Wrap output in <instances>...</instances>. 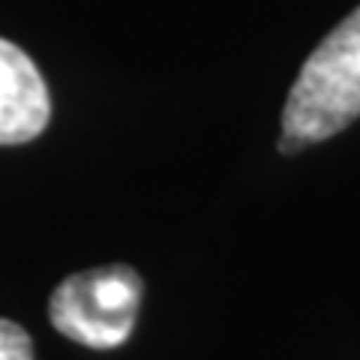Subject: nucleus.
<instances>
[{
    "instance_id": "f257e3e1",
    "label": "nucleus",
    "mask_w": 360,
    "mask_h": 360,
    "mask_svg": "<svg viewBox=\"0 0 360 360\" xmlns=\"http://www.w3.org/2000/svg\"><path fill=\"white\" fill-rule=\"evenodd\" d=\"M360 117V6L336 25L297 75L283 111L279 150L297 153L307 144L342 132Z\"/></svg>"
},
{
    "instance_id": "f03ea898",
    "label": "nucleus",
    "mask_w": 360,
    "mask_h": 360,
    "mask_svg": "<svg viewBox=\"0 0 360 360\" xmlns=\"http://www.w3.org/2000/svg\"><path fill=\"white\" fill-rule=\"evenodd\" d=\"M144 283L127 264H108L66 276L49 300L51 324L87 348H117L139 319Z\"/></svg>"
},
{
    "instance_id": "7ed1b4c3",
    "label": "nucleus",
    "mask_w": 360,
    "mask_h": 360,
    "mask_svg": "<svg viewBox=\"0 0 360 360\" xmlns=\"http://www.w3.org/2000/svg\"><path fill=\"white\" fill-rule=\"evenodd\" d=\"M51 99L42 75L18 45L0 39V144H25L49 127Z\"/></svg>"
},
{
    "instance_id": "20e7f679",
    "label": "nucleus",
    "mask_w": 360,
    "mask_h": 360,
    "mask_svg": "<svg viewBox=\"0 0 360 360\" xmlns=\"http://www.w3.org/2000/svg\"><path fill=\"white\" fill-rule=\"evenodd\" d=\"M0 360H33L30 336L9 319H0Z\"/></svg>"
}]
</instances>
